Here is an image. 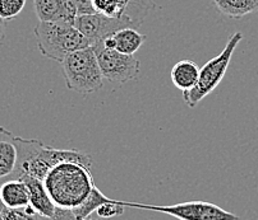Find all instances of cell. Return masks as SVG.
<instances>
[{
  "mask_svg": "<svg viewBox=\"0 0 258 220\" xmlns=\"http://www.w3.org/2000/svg\"><path fill=\"white\" fill-rule=\"evenodd\" d=\"M42 183L52 202L69 210L80 206L96 186L91 168L78 162L59 163L46 174Z\"/></svg>",
  "mask_w": 258,
  "mask_h": 220,
  "instance_id": "1",
  "label": "cell"
},
{
  "mask_svg": "<svg viewBox=\"0 0 258 220\" xmlns=\"http://www.w3.org/2000/svg\"><path fill=\"white\" fill-rule=\"evenodd\" d=\"M20 143V178L30 176L44 181L46 174L63 162H78L91 168L92 158L76 149H56L36 139H18Z\"/></svg>",
  "mask_w": 258,
  "mask_h": 220,
  "instance_id": "2",
  "label": "cell"
},
{
  "mask_svg": "<svg viewBox=\"0 0 258 220\" xmlns=\"http://www.w3.org/2000/svg\"><path fill=\"white\" fill-rule=\"evenodd\" d=\"M33 33L42 56L60 64L72 52L91 46L82 33L69 23L40 22Z\"/></svg>",
  "mask_w": 258,
  "mask_h": 220,
  "instance_id": "3",
  "label": "cell"
},
{
  "mask_svg": "<svg viewBox=\"0 0 258 220\" xmlns=\"http://www.w3.org/2000/svg\"><path fill=\"white\" fill-rule=\"evenodd\" d=\"M61 66L69 90L87 95L100 90L104 85V78L94 47L72 52L61 61Z\"/></svg>",
  "mask_w": 258,
  "mask_h": 220,
  "instance_id": "4",
  "label": "cell"
},
{
  "mask_svg": "<svg viewBox=\"0 0 258 220\" xmlns=\"http://www.w3.org/2000/svg\"><path fill=\"white\" fill-rule=\"evenodd\" d=\"M242 40V32L233 33L229 37L223 51L220 52L216 57H212L211 60H209L200 69V76H198V80L195 87L192 89L183 92V99L189 108H195L201 101H204L207 95L211 94L219 87V84L225 76L234 51Z\"/></svg>",
  "mask_w": 258,
  "mask_h": 220,
  "instance_id": "5",
  "label": "cell"
},
{
  "mask_svg": "<svg viewBox=\"0 0 258 220\" xmlns=\"http://www.w3.org/2000/svg\"><path fill=\"white\" fill-rule=\"evenodd\" d=\"M121 205L124 207H136L162 212L179 220H240L238 215L206 201H185L174 205H147L121 201Z\"/></svg>",
  "mask_w": 258,
  "mask_h": 220,
  "instance_id": "6",
  "label": "cell"
},
{
  "mask_svg": "<svg viewBox=\"0 0 258 220\" xmlns=\"http://www.w3.org/2000/svg\"><path fill=\"white\" fill-rule=\"evenodd\" d=\"M94 47L102 78L111 83L125 84L136 80L141 70V61L135 55H125L116 50L106 49L101 44Z\"/></svg>",
  "mask_w": 258,
  "mask_h": 220,
  "instance_id": "7",
  "label": "cell"
},
{
  "mask_svg": "<svg viewBox=\"0 0 258 220\" xmlns=\"http://www.w3.org/2000/svg\"><path fill=\"white\" fill-rule=\"evenodd\" d=\"M140 25L132 21L128 16L107 17L101 13H92L80 16L76 18L75 27L90 42L91 46L99 45L109 36L115 35L123 28H136Z\"/></svg>",
  "mask_w": 258,
  "mask_h": 220,
  "instance_id": "8",
  "label": "cell"
},
{
  "mask_svg": "<svg viewBox=\"0 0 258 220\" xmlns=\"http://www.w3.org/2000/svg\"><path fill=\"white\" fill-rule=\"evenodd\" d=\"M20 136L0 126V182L20 178Z\"/></svg>",
  "mask_w": 258,
  "mask_h": 220,
  "instance_id": "9",
  "label": "cell"
},
{
  "mask_svg": "<svg viewBox=\"0 0 258 220\" xmlns=\"http://www.w3.org/2000/svg\"><path fill=\"white\" fill-rule=\"evenodd\" d=\"M0 201L8 209H25L30 205V192L21 178L0 182Z\"/></svg>",
  "mask_w": 258,
  "mask_h": 220,
  "instance_id": "10",
  "label": "cell"
},
{
  "mask_svg": "<svg viewBox=\"0 0 258 220\" xmlns=\"http://www.w3.org/2000/svg\"><path fill=\"white\" fill-rule=\"evenodd\" d=\"M200 69L192 60H181L171 68V82L181 92L192 89L200 76Z\"/></svg>",
  "mask_w": 258,
  "mask_h": 220,
  "instance_id": "11",
  "label": "cell"
},
{
  "mask_svg": "<svg viewBox=\"0 0 258 220\" xmlns=\"http://www.w3.org/2000/svg\"><path fill=\"white\" fill-rule=\"evenodd\" d=\"M33 9L40 22H67L64 0H33Z\"/></svg>",
  "mask_w": 258,
  "mask_h": 220,
  "instance_id": "12",
  "label": "cell"
},
{
  "mask_svg": "<svg viewBox=\"0 0 258 220\" xmlns=\"http://www.w3.org/2000/svg\"><path fill=\"white\" fill-rule=\"evenodd\" d=\"M217 11L233 19L258 13V0H214Z\"/></svg>",
  "mask_w": 258,
  "mask_h": 220,
  "instance_id": "13",
  "label": "cell"
},
{
  "mask_svg": "<svg viewBox=\"0 0 258 220\" xmlns=\"http://www.w3.org/2000/svg\"><path fill=\"white\" fill-rule=\"evenodd\" d=\"M146 35L138 32L136 28L128 27L118 31L114 35L115 50L125 55H135L140 47L145 44Z\"/></svg>",
  "mask_w": 258,
  "mask_h": 220,
  "instance_id": "14",
  "label": "cell"
},
{
  "mask_svg": "<svg viewBox=\"0 0 258 220\" xmlns=\"http://www.w3.org/2000/svg\"><path fill=\"white\" fill-rule=\"evenodd\" d=\"M110 200H111V198L105 196L104 193H102L96 186H95L85 201H83L80 206L75 207L72 211H73V215H75L76 220H83L86 219V217L91 216L92 212H96V210L99 209V206H101V205L105 204V202L110 201Z\"/></svg>",
  "mask_w": 258,
  "mask_h": 220,
  "instance_id": "15",
  "label": "cell"
},
{
  "mask_svg": "<svg viewBox=\"0 0 258 220\" xmlns=\"http://www.w3.org/2000/svg\"><path fill=\"white\" fill-rule=\"evenodd\" d=\"M26 6V0H0V18L12 21L20 16Z\"/></svg>",
  "mask_w": 258,
  "mask_h": 220,
  "instance_id": "16",
  "label": "cell"
},
{
  "mask_svg": "<svg viewBox=\"0 0 258 220\" xmlns=\"http://www.w3.org/2000/svg\"><path fill=\"white\" fill-rule=\"evenodd\" d=\"M125 207L121 205V200H110V201L105 202L99 209L96 210V214L102 219H111V217L120 216L124 214Z\"/></svg>",
  "mask_w": 258,
  "mask_h": 220,
  "instance_id": "17",
  "label": "cell"
},
{
  "mask_svg": "<svg viewBox=\"0 0 258 220\" xmlns=\"http://www.w3.org/2000/svg\"><path fill=\"white\" fill-rule=\"evenodd\" d=\"M76 4V8H77L78 17L85 16V14H92L96 13L92 6V0H73Z\"/></svg>",
  "mask_w": 258,
  "mask_h": 220,
  "instance_id": "18",
  "label": "cell"
},
{
  "mask_svg": "<svg viewBox=\"0 0 258 220\" xmlns=\"http://www.w3.org/2000/svg\"><path fill=\"white\" fill-rule=\"evenodd\" d=\"M6 37V21L0 18V42L3 41Z\"/></svg>",
  "mask_w": 258,
  "mask_h": 220,
  "instance_id": "19",
  "label": "cell"
},
{
  "mask_svg": "<svg viewBox=\"0 0 258 220\" xmlns=\"http://www.w3.org/2000/svg\"><path fill=\"white\" fill-rule=\"evenodd\" d=\"M2 210H3V204L0 201V220H2Z\"/></svg>",
  "mask_w": 258,
  "mask_h": 220,
  "instance_id": "20",
  "label": "cell"
},
{
  "mask_svg": "<svg viewBox=\"0 0 258 220\" xmlns=\"http://www.w3.org/2000/svg\"><path fill=\"white\" fill-rule=\"evenodd\" d=\"M83 220H95V219H92L91 216H88V217H86V219H83Z\"/></svg>",
  "mask_w": 258,
  "mask_h": 220,
  "instance_id": "21",
  "label": "cell"
}]
</instances>
